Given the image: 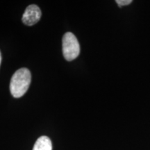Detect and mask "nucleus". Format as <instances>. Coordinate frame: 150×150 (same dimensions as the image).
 <instances>
[{
  "mask_svg": "<svg viewBox=\"0 0 150 150\" xmlns=\"http://www.w3.org/2000/svg\"><path fill=\"white\" fill-rule=\"evenodd\" d=\"M115 2L117 4V5L119 6L120 7H122L124 6L129 5L131 2H132V1H131V0H116Z\"/></svg>",
  "mask_w": 150,
  "mask_h": 150,
  "instance_id": "39448f33",
  "label": "nucleus"
},
{
  "mask_svg": "<svg viewBox=\"0 0 150 150\" xmlns=\"http://www.w3.org/2000/svg\"><path fill=\"white\" fill-rule=\"evenodd\" d=\"M80 53V45L76 36L71 32H67L63 38V54L67 61L76 59Z\"/></svg>",
  "mask_w": 150,
  "mask_h": 150,
  "instance_id": "f03ea898",
  "label": "nucleus"
},
{
  "mask_svg": "<svg viewBox=\"0 0 150 150\" xmlns=\"http://www.w3.org/2000/svg\"><path fill=\"white\" fill-rule=\"evenodd\" d=\"M33 150H52L51 140L47 136H40L35 142Z\"/></svg>",
  "mask_w": 150,
  "mask_h": 150,
  "instance_id": "20e7f679",
  "label": "nucleus"
},
{
  "mask_svg": "<svg viewBox=\"0 0 150 150\" xmlns=\"http://www.w3.org/2000/svg\"><path fill=\"white\" fill-rule=\"evenodd\" d=\"M42 16L40 8L37 5L31 4L29 6L22 16V22L27 26H33L40 20Z\"/></svg>",
  "mask_w": 150,
  "mask_h": 150,
  "instance_id": "7ed1b4c3",
  "label": "nucleus"
},
{
  "mask_svg": "<svg viewBox=\"0 0 150 150\" xmlns=\"http://www.w3.org/2000/svg\"><path fill=\"white\" fill-rule=\"evenodd\" d=\"M31 81V74L27 68H20L13 75L10 83L11 95L16 98L23 96L29 88Z\"/></svg>",
  "mask_w": 150,
  "mask_h": 150,
  "instance_id": "f257e3e1",
  "label": "nucleus"
},
{
  "mask_svg": "<svg viewBox=\"0 0 150 150\" xmlns=\"http://www.w3.org/2000/svg\"><path fill=\"white\" fill-rule=\"evenodd\" d=\"M1 52H0V64H1Z\"/></svg>",
  "mask_w": 150,
  "mask_h": 150,
  "instance_id": "423d86ee",
  "label": "nucleus"
}]
</instances>
